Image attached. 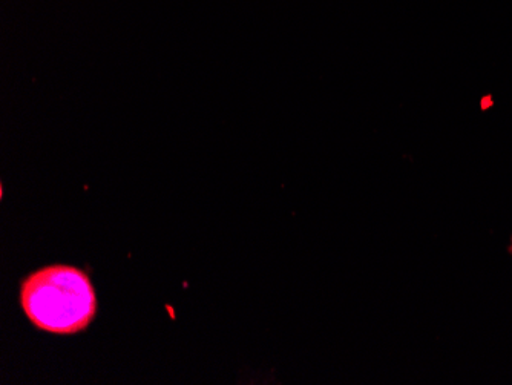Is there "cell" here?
Instances as JSON below:
<instances>
[{"label":"cell","instance_id":"obj_1","mask_svg":"<svg viewBox=\"0 0 512 385\" xmlns=\"http://www.w3.org/2000/svg\"><path fill=\"white\" fill-rule=\"evenodd\" d=\"M20 303L34 326L57 335L86 329L97 313L96 290L88 275L59 264L37 270L23 281Z\"/></svg>","mask_w":512,"mask_h":385}]
</instances>
